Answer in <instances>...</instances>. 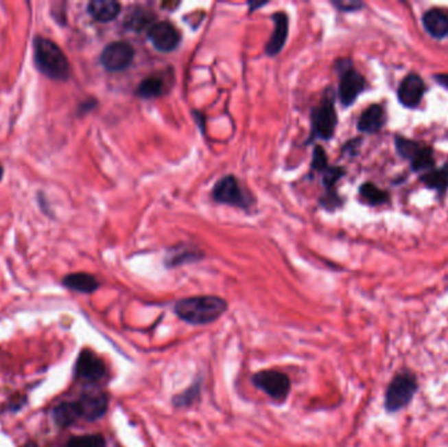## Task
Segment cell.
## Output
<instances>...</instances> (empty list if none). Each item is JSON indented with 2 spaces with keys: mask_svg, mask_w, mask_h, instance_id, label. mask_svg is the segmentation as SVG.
Segmentation results:
<instances>
[{
  "mask_svg": "<svg viewBox=\"0 0 448 447\" xmlns=\"http://www.w3.org/2000/svg\"><path fill=\"white\" fill-rule=\"evenodd\" d=\"M312 168L316 171H325L328 168V160H327V154L325 151L316 146L314 151V160H312Z\"/></svg>",
  "mask_w": 448,
  "mask_h": 447,
  "instance_id": "83f0119b",
  "label": "cell"
},
{
  "mask_svg": "<svg viewBox=\"0 0 448 447\" xmlns=\"http://www.w3.org/2000/svg\"><path fill=\"white\" fill-rule=\"evenodd\" d=\"M364 86H366L364 78L357 70H354L351 66H349L344 71L341 72L338 93H340V100L342 102V105L349 106L357 100L359 93L364 89Z\"/></svg>",
  "mask_w": 448,
  "mask_h": 447,
  "instance_id": "30bf717a",
  "label": "cell"
},
{
  "mask_svg": "<svg viewBox=\"0 0 448 447\" xmlns=\"http://www.w3.org/2000/svg\"><path fill=\"white\" fill-rule=\"evenodd\" d=\"M34 60L38 70L46 76L64 80L70 75V65L58 45L44 37L34 41Z\"/></svg>",
  "mask_w": 448,
  "mask_h": 447,
  "instance_id": "7a4b0ae2",
  "label": "cell"
},
{
  "mask_svg": "<svg viewBox=\"0 0 448 447\" xmlns=\"http://www.w3.org/2000/svg\"><path fill=\"white\" fill-rule=\"evenodd\" d=\"M412 168L414 171H422V170H430L433 168L434 159L432 150L426 147H421L418 152L410 160Z\"/></svg>",
  "mask_w": 448,
  "mask_h": 447,
  "instance_id": "cb8c5ba5",
  "label": "cell"
},
{
  "mask_svg": "<svg viewBox=\"0 0 448 447\" xmlns=\"http://www.w3.org/2000/svg\"><path fill=\"white\" fill-rule=\"evenodd\" d=\"M333 4L344 12H353V11H357L363 7V4L359 1H334Z\"/></svg>",
  "mask_w": 448,
  "mask_h": 447,
  "instance_id": "f546056e",
  "label": "cell"
},
{
  "mask_svg": "<svg viewBox=\"0 0 448 447\" xmlns=\"http://www.w3.org/2000/svg\"><path fill=\"white\" fill-rule=\"evenodd\" d=\"M312 138L331 139L337 126V115L334 109L332 91L325 95L321 104L312 109Z\"/></svg>",
  "mask_w": 448,
  "mask_h": 447,
  "instance_id": "277c9868",
  "label": "cell"
},
{
  "mask_svg": "<svg viewBox=\"0 0 448 447\" xmlns=\"http://www.w3.org/2000/svg\"><path fill=\"white\" fill-rule=\"evenodd\" d=\"M421 180L429 187H435L440 192H445L448 187V164L442 170L423 174Z\"/></svg>",
  "mask_w": 448,
  "mask_h": 447,
  "instance_id": "44dd1931",
  "label": "cell"
},
{
  "mask_svg": "<svg viewBox=\"0 0 448 447\" xmlns=\"http://www.w3.org/2000/svg\"><path fill=\"white\" fill-rule=\"evenodd\" d=\"M344 174V171L338 167H334V168H327L324 171V184L327 187H332L337 181L338 179Z\"/></svg>",
  "mask_w": 448,
  "mask_h": 447,
  "instance_id": "f1b7e54d",
  "label": "cell"
},
{
  "mask_svg": "<svg viewBox=\"0 0 448 447\" xmlns=\"http://www.w3.org/2000/svg\"><path fill=\"white\" fill-rule=\"evenodd\" d=\"M359 193H361L362 200L373 206L381 205V203L387 202V198H388V194L386 192H383L381 189H379L371 183L363 184L359 189Z\"/></svg>",
  "mask_w": 448,
  "mask_h": 447,
  "instance_id": "ffe728a7",
  "label": "cell"
},
{
  "mask_svg": "<svg viewBox=\"0 0 448 447\" xmlns=\"http://www.w3.org/2000/svg\"><path fill=\"white\" fill-rule=\"evenodd\" d=\"M82 418L96 421L108 411V396L102 392H84L76 402Z\"/></svg>",
  "mask_w": 448,
  "mask_h": 447,
  "instance_id": "8fae6325",
  "label": "cell"
},
{
  "mask_svg": "<svg viewBox=\"0 0 448 447\" xmlns=\"http://www.w3.org/2000/svg\"><path fill=\"white\" fill-rule=\"evenodd\" d=\"M134 56L135 51L130 43L117 41L104 49L100 60L108 71H122L130 66Z\"/></svg>",
  "mask_w": 448,
  "mask_h": 447,
  "instance_id": "52a82bcc",
  "label": "cell"
},
{
  "mask_svg": "<svg viewBox=\"0 0 448 447\" xmlns=\"http://www.w3.org/2000/svg\"><path fill=\"white\" fill-rule=\"evenodd\" d=\"M274 20V30L266 45V54L270 57H274L279 54V51L283 49L287 34H289V19L283 12H278L273 16Z\"/></svg>",
  "mask_w": 448,
  "mask_h": 447,
  "instance_id": "4fadbf2b",
  "label": "cell"
},
{
  "mask_svg": "<svg viewBox=\"0 0 448 447\" xmlns=\"http://www.w3.org/2000/svg\"><path fill=\"white\" fill-rule=\"evenodd\" d=\"M163 89L164 82L158 76H150L139 83L137 88V95L143 99H154L163 93Z\"/></svg>",
  "mask_w": 448,
  "mask_h": 447,
  "instance_id": "d6986e66",
  "label": "cell"
},
{
  "mask_svg": "<svg viewBox=\"0 0 448 447\" xmlns=\"http://www.w3.org/2000/svg\"><path fill=\"white\" fill-rule=\"evenodd\" d=\"M396 146H397V151L404 157V158L412 160V158L417 154L421 148V146L416 142L408 141L401 137L396 138Z\"/></svg>",
  "mask_w": 448,
  "mask_h": 447,
  "instance_id": "484cf974",
  "label": "cell"
},
{
  "mask_svg": "<svg viewBox=\"0 0 448 447\" xmlns=\"http://www.w3.org/2000/svg\"><path fill=\"white\" fill-rule=\"evenodd\" d=\"M200 396V386H191L190 389L184 391L182 393L174 398V406H188L194 403Z\"/></svg>",
  "mask_w": 448,
  "mask_h": 447,
  "instance_id": "d4e9b609",
  "label": "cell"
},
{
  "mask_svg": "<svg viewBox=\"0 0 448 447\" xmlns=\"http://www.w3.org/2000/svg\"><path fill=\"white\" fill-rule=\"evenodd\" d=\"M88 12L96 21L109 23L121 12V4L113 0H93L88 4Z\"/></svg>",
  "mask_w": 448,
  "mask_h": 447,
  "instance_id": "5bb4252c",
  "label": "cell"
},
{
  "mask_svg": "<svg viewBox=\"0 0 448 447\" xmlns=\"http://www.w3.org/2000/svg\"><path fill=\"white\" fill-rule=\"evenodd\" d=\"M1 176H3V168H1V165H0V180H1Z\"/></svg>",
  "mask_w": 448,
  "mask_h": 447,
  "instance_id": "d6a6232c",
  "label": "cell"
},
{
  "mask_svg": "<svg viewBox=\"0 0 448 447\" xmlns=\"http://www.w3.org/2000/svg\"><path fill=\"white\" fill-rule=\"evenodd\" d=\"M436 80H438L442 86L448 87V75H439V76H436Z\"/></svg>",
  "mask_w": 448,
  "mask_h": 447,
  "instance_id": "4dcf8cb0",
  "label": "cell"
},
{
  "mask_svg": "<svg viewBox=\"0 0 448 447\" xmlns=\"http://www.w3.org/2000/svg\"><path fill=\"white\" fill-rule=\"evenodd\" d=\"M148 38L152 45L163 53L172 51L181 41L178 30L167 21L156 23L148 29Z\"/></svg>",
  "mask_w": 448,
  "mask_h": 447,
  "instance_id": "9c48e42d",
  "label": "cell"
},
{
  "mask_svg": "<svg viewBox=\"0 0 448 447\" xmlns=\"http://www.w3.org/2000/svg\"><path fill=\"white\" fill-rule=\"evenodd\" d=\"M213 197L217 202L240 209H248L252 200L246 194L239 181L233 176L222 177L213 189Z\"/></svg>",
  "mask_w": 448,
  "mask_h": 447,
  "instance_id": "8992f818",
  "label": "cell"
},
{
  "mask_svg": "<svg viewBox=\"0 0 448 447\" xmlns=\"http://www.w3.org/2000/svg\"><path fill=\"white\" fill-rule=\"evenodd\" d=\"M423 27L434 38L448 36V16L440 10H432L423 16Z\"/></svg>",
  "mask_w": 448,
  "mask_h": 447,
  "instance_id": "9a60e30c",
  "label": "cell"
},
{
  "mask_svg": "<svg viewBox=\"0 0 448 447\" xmlns=\"http://www.w3.org/2000/svg\"><path fill=\"white\" fill-rule=\"evenodd\" d=\"M228 304L214 295H200L181 299L176 303L174 312L181 320L193 325H203L215 321L227 311Z\"/></svg>",
  "mask_w": 448,
  "mask_h": 447,
  "instance_id": "6da1fadb",
  "label": "cell"
},
{
  "mask_svg": "<svg viewBox=\"0 0 448 447\" xmlns=\"http://www.w3.org/2000/svg\"><path fill=\"white\" fill-rule=\"evenodd\" d=\"M197 252H190V251H178V252H171L167 257V265L168 266H176L180 264H185L187 261H194V260L201 259L202 256H196Z\"/></svg>",
  "mask_w": 448,
  "mask_h": 447,
  "instance_id": "4316f807",
  "label": "cell"
},
{
  "mask_svg": "<svg viewBox=\"0 0 448 447\" xmlns=\"http://www.w3.org/2000/svg\"><path fill=\"white\" fill-rule=\"evenodd\" d=\"M253 385L276 402H285L291 389L290 378L274 370H263L252 378Z\"/></svg>",
  "mask_w": 448,
  "mask_h": 447,
  "instance_id": "5b68a950",
  "label": "cell"
},
{
  "mask_svg": "<svg viewBox=\"0 0 448 447\" xmlns=\"http://www.w3.org/2000/svg\"><path fill=\"white\" fill-rule=\"evenodd\" d=\"M423 93H425L423 80L419 78L418 75L412 73V75H408L401 82L397 95H399V100L403 105L408 108H414L422 100Z\"/></svg>",
  "mask_w": 448,
  "mask_h": 447,
  "instance_id": "7c38bea8",
  "label": "cell"
},
{
  "mask_svg": "<svg viewBox=\"0 0 448 447\" xmlns=\"http://www.w3.org/2000/svg\"><path fill=\"white\" fill-rule=\"evenodd\" d=\"M66 447H106V442L100 434H87L71 438Z\"/></svg>",
  "mask_w": 448,
  "mask_h": 447,
  "instance_id": "603a6c76",
  "label": "cell"
},
{
  "mask_svg": "<svg viewBox=\"0 0 448 447\" xmlns=\"http://www.w3.org/2000/svg\"><path fill=\"white\" fill-rule=\"evenodd\" d=\"M79 418H82V415L76 402L60 403L53 409V420L62 428L71 426Z\"/></svg>",
  "mask_w": 448,
  "mask_h": 447,
  "instance_id": "e0dca14e",
  "label": "cell"
},
{
  "mask_svg": "<svg viewBox=\"0 0 448 447\" xmlns=\"http://www.w3.org/2000/svg\"><path fill=\"white\" fill-rule=\"evenodd\" d=\"M63 285L79 293H93L99 288L97 279L88 273H75L66 275L63 278Z\"/></svg>",
  "mask_w": 448,
  "mask_h": 447,
  "instance_id": "ac0fdd59",
  "label": "cell"
},
{
  "mask_svg": "<svg viewBox=\"0 0 448 447\" xmlns=\"http://www.w3.org/2000/svg\"><path fill=\"white\" fill-rule=\"evenodd\" d=\"M417 391L416 376L410 373H400L390 380L386 392V409L397 412L412 402Z\"/></svg>",
  "mask_w": 448,
  "mask_h": 447,
  "instance_id": "3957f363",
  "label": "cell"
},
{
  "mask_svg": "<svg viewBox=\"0 0 448 447\" xmlns=\"http://www.w3.org/2000/svg\"><path fill=\"white\" fill-rule=\"evenodd\" d=\"M152 19H154V14L147 10L141 8V10L134 11L131 16L129 14V17L126 19V27L131 30L139 32V30H143L145 27H148L152 23Z\"/></svg>",
  "mask_w": 448,
  "mask_h": 447,
  "instance_id": "7402d4cb",
  "label": "cell"
},
{
  "mask_svg": "<svg viewBox=\"0 0 448 447\" xmlns=\"http://www.w3.org/2000/svg\"><path fill=\"white\" fill-rule=\"evenodd\" d=\"M383 124H384V109L380 105L374 104L362 113L361 118L358 121V129L363 133L374 134L381 129Z\"/></svg>",
  "mask_w": 448,
  "mask_h": 447,
  "instance_id": "2e32d148",
  "label": "cell"
},
{
  "mask_svg": "<svg viewBox=\"0 0 448 447\" xmlns=\"http://www.w3.org/2000/svg\"><path fill=\"white\" fill-rule=\"evenodd\" d=\"M25 447H37V445L33 444V442H30V444H27V446Z\"/></svg>",
  "mask_w": 448,
  "mask_h": 447,
  "instance_id": "1f68e13d",
  "label": "cell"
},
{
  "mask_svg": "<svg viewBox=\"0 0 448 447\" xmlns=\"http://www.w3.org/2000/svg\"><path fill=\"white\" fill-rule=\"evenodd\" d=\"M105 363L102 358L89 349L82 350L75 365L76 378L86 382H99L105 375Z\"/></svg>",
  "mask_w": 448,
  "mask_h": 447,
  "instance_id": "ba28073f",
  "label": "cell"
}]
</instances>
